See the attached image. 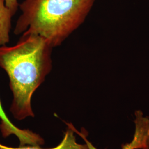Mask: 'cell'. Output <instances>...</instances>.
<instances>
[{
    "mask_svg": "<svg viewBox=\"0 0 149 149\" xmlns=\"http://www.w3.org/2000/svg\"><path fill=\"white\" fill-rule=\"evenodd\" d=\"M53 49L46 39L33 34H22L14 46H0V67L10 79V111L16 119L34 117L32 96L52 69Z\"/></svg>",
    "mask_w": 149,
    "mask_h": 149,
    "instance_id": "cell-1",
    "label": "cell"
},
{
    "mask_svg": "<svg viewBox=\"0 0 149 149\" xmlns=\"http://www.w3.org/2000/svg\"><path fill=\"white\" fill-rule=\"evenodd\" d=\"M95 1L24 0L14 33L38 35L58 47L84 23Z\"/></svg>",
    "mask_w": 149,
    "mask_h": 149,
    "instance_id": "cell-2",
    "label": "cell"
},
{
    "mask_svg": "<svg viewBox=\"0 0 149 149\" xmlns=\"http://www.w3.org/2000/svg\"><path fill=\"white\" fill-rule=\"evenodd\" d=\"M135 130L133 138L130 143L122 145V149H149V117H144L140 111L135 112ZM66 124L84 140L88 149H97L87 139V131L84 128H81L79 132L72 123H66Z\"/></svg>",
    "mask_w": 149,
    "mask_h": 149,
    "instance_id": "cell-3",
    "label": "cell"
},
{
    "mask_svg": "<svg viewBox=\"0 0 149 149\" xmlns=\"http://www.w3.org/2000/svg\"><path fill=\"white\" fill-rule=\"evenodd\" d=\"M0 130L4 138L12 134L15 135L19 139V146L26 145L40 146L44 144V140L39 135L27 129L17 128L8 119L4 111L0 101Z\"/></svg>",
    "mask_w": 149,
    "mask_h": 149,
    "instance_id": "cell-4",
    "label": "cell"
},
{
    "mask_svg": "<svg viewBox=\"0 0 149 149\" xmlns=\"http://www.w3.org/2000/svg\"><path fill=\"white\" fill-rule=\"evenodd\" d=\"M74 134V132L68 127L66 131L64 133V137L61 142L57 146L53 148L43 149L41 148L40 146L31 145L12 148L0 144V149H88V146L86 144L82 145L77 143Z\"/></svg>",
    "mask_w": 149,
    "mask_h": 149,
    "instance_id": "cell-5",
    "label": "cell"
},
{
    "mask_svg": "<svg viewBox=\"0 0 149 149\" xmlns=\"http://www.w3.org/2000/svg\"><path fill=\"white\" fill-rule=\"evenodd\" d=\"M12 16L11 10L6 5L5 0H0V46L9 42Z\"/></svg>",
    "mask_w": 149,
    "mask_h": 149,
    "instance_id": "cell-6",
    "label": "cell"
},
{
    "mask_svg": "<svg viewBox=\"0 0 149 149\" xmlns=\"http://www.w3.org/2000/svg\"><path fill=\"white\" fill-rule=\"evenodd\" d=\"M6 6L11 10L13 16L16 13L18 7V0H5Z\"/></svg>",
    "mask_w": 149,
    "mask_h": 149,
    "instance_id": "cell-7",
    "label": "cell"
}]
</instances>
